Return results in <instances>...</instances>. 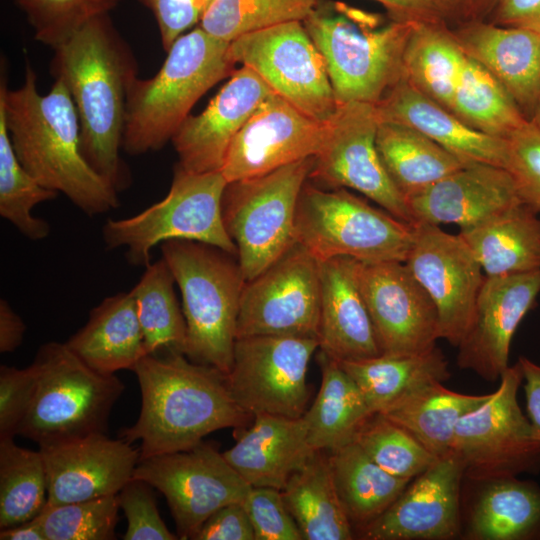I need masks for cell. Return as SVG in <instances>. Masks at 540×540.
Here are the masks:
<instances>
[{
    "mask_svg": "<svg viewBox=\"0 0 540 540\" xmlns=\"http://www.w3.org/2000/svg\"><path fill=\"white\" fill-rule=\"evenodd\" d=\"M518 363L523 373L527 417L535 438L540 441V365L520 356Z\"/></svg>",
    "mask_w": 540,
    "mask_h": 540,
    "instance_id": "obj_56",
    "label": "cell"
},
{
    "mask_svg": "<svg viewBox=\"0 0 540 540\" xmlns=\"http://www.w3.org/2000/svg\"><path fill=\"white\" fill-rule=\"evenodd\" d=\"M404 262L435 304L439 339L457 347L470 325L485 278L472 251L459 234L418 222Z\"/></svg>",
    "mask_w": 540,
    "mask_h": 540,
    "instance_id": "obj_17",
    "label": "cell"
},
{
    "mask_svg": "<svg viewBox=\"0 0 540 540\" xmlns=\"http://www.w3.org/2000/svg\"><path fill=\"white\" fill-rule=\"evenodd\" d=\"M440 18L450 27L486 20L497 0H435Z\"/></svg>",
    "mask_w": 540,
    "mask_h": 540,
    "instance_id": "obj_54",
    "label": "cell"
},
{
    "mask_svg": "<svg viewBox=\"0 0 540 540\" xmlns=\"http://www.w3.org/2000/svg\"><path fill=\"white\" fill-rule=\"evenodd\" d=\"M499 380L490 397L458 421L451 443L464 476L476 481L540 472V441L517 400L523 382L518 361Z\"/></svg>",
    "mask_w": 540,
    "mask_h": 540,
    "instance_id": "obj_11",
    "label": "cell"
},
{
    "mask_svg": "<svg viewBox=\"0 0 540 540\" xmlns=\"http://www.w3.org/2000/svg\"><path fill=\"white\" fill-rule=\"evenodd\" d=\"M120 509L118 495L61 505L46 504L37 516L47 540H111Z\"/></svg>",
    "mask_w": 540,
    "mask_h": 540,
    "instance_id": "obj_45",
    "label": "cell"
},
{
    "mask_svg": "<svg viewBox=\"0 0 540 540\" xmlns=\"http://www.w3.org/2000/svg\"><path fill=\"white\" fill-rule=\"evenodd\" d=\"M175 280L166 261L149 263L131 289L144 336L146 354H184L186 322L174 291Z\"/></svg>",
    "mask_w": 540,
    "mask_h": 540,
    "instance_id": "obj_39",
    "label": "cell"
},
{
    "mask_svg": "<svg viewBox=\"0 0 540 540\" xmlns=\"http://www.w3.org/2000/svg\"><path fill=\"white\" fill-rule=\"evenodd\" d=\"M303 540H351L353 526L339 499L328 455L316 450L281 490Z\"/></svg>",
    "mask_w": 540,
    "mask_h": 540,
    "instance_id": "obj_33",
    "label": "cell"
},
{
    "mask_svg": "<svg viewBox=\"0 0 540 540\" xmlns=\"http://www.w3.org/2000/svg\"><path fill=\"white\" fill-rule=\"evenodd\" d=\"M484 483L470 512L466 538L540 540V486L518 476Z\"/></svg>",
    "mask_w": 540,
    "mask_h": 540,
    "instance_id": "obj_32",
    "label": "cell"
},
{
    "mask_svg": "<svg viewBox=\"0 0 540 540\" xmlns=\"http://www.w3.org/2000/svg\"><path fill=\"white\" fill-rule=\"evenodd\" d=\"M50 68L72 97L85 160L117 192L123 191L131 183L120 157L126 99L138 76L131 49L103 15L54 49Z\"/></svg>",
    "mask_w": 540,
    "mask_h": 540,
    "instance_id": "obj_1",
    "label": "cell"
},
{
    "mask_svg": "<svg viewBox=\"0 0 540 540\" xmlns=\"http://www.w3.org/2000/svg\"><path fill=\"white\" fill-rule=\"evenodd\" d=\"M320 0H214L203 13L200 26L220 40L283 23L303 22Z\"/></svg>",
    "mask_w": 540,
    "mask_h": 540,
    "instance_id": "obj_43",
    "label": "cell"
},
{
    "mask_svg": "<svg viewBox=\"0 0 540 540\" xmlns=\"http://www.w3.org/2000/svg\"><path fill=\"white\" fill-rule=\"evenodd\" d=\"M294 238L319 262L335 257L361 263L404 262L414 240V225L348 189L324 190L307 180L297 204Z\"/></svg>",
    "mask_w": 540,
    "mask_h": 540,
    "instance_id": "obj_8",
    "label": "cell"
},
{
    "mask_svg": "<svg viewBox=\"0 0 540 540\" xmlns=\"http://www.w3.org/2000/svg\"><path fill=\"white\" fill-rule=\"evenodd\" d=\"M540 293V268L506 276H485L470 325L457 346V364L487 381L509 366L512 338Z\"/></svg>",
    "mask_w": 540,
    "mask_h": 540,
    "instance_id": "obj_20",
    "label": "cell"
},
{
    "mask_svg": "<svg viewBox=\"0 0 540 540\" xmlns=\"http://www.w3.org/2000/svg\"><path fill=\"white\" fill-rule=\"evenodd\" d=\"M0 108L15 153L43 187L64 194L88 216L119 206L118 192L85 160L72 97L60 80L46 94L26 61L23 84L9 90L1 77Z\"/></svg>",
    "mask_w": 540,
    "mask_h": 540,
    "instance_id": "obj_2",
    "label": "cell"
},
{
    "mask_svg": "<svg viewBox=\"0 0 540 540\" xmlns=\"http://www.w3.org/2000/svg\"><path fill=\"white\" fill-rule=\"evenodd\" d=\"M375 104L337 103L326 122L322 146L314 156L308 179L330 189H352L396 218L414 225L405 197L396 188L380 158Z\"/></svg>",
    "mask_w": 540,
    "mask_h": 540,
    "instance_id": "obj_12",
    "label": "cell"
},
{
    "mask_svg": "<svg viewBox=\"0 0 540 540\" xmlns=\"http://www.w3.org/2000/svg\"><path fill=\"white\" fill-rule=\"evenodd\" d=\"M451 28L466 56L502 84L530 121L540 93V34L488 20Z\"/></svg>",
    "mask_w": 540,
    "mask_h": 540,
    "instance_id": "obj_25",
    "label": "cell"
},
{
    "mask_svg": "<svg viewBox=\"0 0 540 540\" xmlns=\"http://www.w3.org/2000/svg\"><path fill=\"white\" fill-rule=\"evenodd\" d=\"M192 539L255 540V534L243 503H231L215 511Z\"/></svg>",
    "mask_w": 540,
    "mask_h": 540,
    "instance_id": "obj_52",
    "label": "cell"
},
{
    "mask_svg": "<svg viewBox=\"0 0 540 540\" xmlns=\"http://www.w3.org/2000/svg\"><path fill=\"white\" fill-rule=\"evenodd\" d=\"M465 61L453 29L444 21L413 23L403 52V77L450 111Z\"/></svg>",
    "mask_w": 540,
    "mask_h": 540,
    "instance_id": "obj_36",
    "label": "cell"
},
{
    "mask_svg": "<svg viewBox=\"0 0 540 540\" xmlns=\"http://www.w3.org/2000/svg\"><path fill=\"white\" fill-rule=\"evenodd\" d=\"M313 160L306 158L259 177L227 184L222 218L246 281L296 243L297 204Z\"/></svg>",
    "mask_w": 540,
    "mask_h": 540,
    "instance_id": "obj_10",
    "label": "cell"
},
{
    "mask_svg": "<svg viewBox=\"0 0 540 540\" xmlns=\"http://www.w3.org/2000/svg\"><path fill=\"white\" fill-rule=\"evenodd\" d=\"M235 61L260 76L306 115L327 122L337 101L325 61L302 22L293 21L230 42Z\"/></svg>",
    "mask_w": 540,
    "mask_h": 540,
    "instance_id": "obj_15",
    "label": "cell"
},
{
    "mask_svg": "<svg viewBox=\"0 0 540 540\" xmlns=\"http://www.w3.org/2000/svg\"><path fill=\"white\" fill-rule=\"evenodd\" d=\"M236 430V443L223 455L251 487L282 490L316 451L303 416L259 414L249 428Z\"/></svg>",
    "mask_w": 540,
    "mask_h": 540,
    "instance_id": "obj_27",
    "label": "cell"
},
{
    "mask_svg": "<svg viewBox=\"0 0 540 540\" xmlns=\"http://www.w3.org/2000/svg\"><path fill=\"white\" fill-rule=\"evenodd\" d=\"M318 349L319 341L315 338H237L232 367L225 375L232 398L252 417H302L310 397L308 366Z\"/></svg>",
    "mask_w": 540,
    "mask_h": 540,
    "instance_id": "obj_13",
    "label": "cell"
},
{
    "mask_svg": "<svg viewBox=\"0 0 540 540\" xmlns=\"http://www.w3.org/2000/svg\"><path fill=\"white\" fill-rule=\"evenodd\" d=\"M460 462L451 454L412 479L377 518L359 529L366 540H449L460 535Z\"/></svg>",
    "mask_w": 540,
    "mask_h": 540,
    "instance_id": "obj_21",
    "label": "cell"
},
{
    "mask_svg": "<svg viewBox=\"0 0 540 540\" xmlns=\"http://www.w3.org/2000/svg\"><path fill=\"white\" fill-rule=\"evenodd\" d=\"M358 278L381 354H414L436 346L435 304L405 262H359Z\"/></svg>",
    "mask_w": 540,
    "mask_h": 540,
    "instance_id": "obj_18",
    "label": "cell"
},
{
    "mask_svg": "<svg viewBox=\"0 0 540 540\" xmlns=\"http://www.w3.org/2000/svg\"><path fill=\"white\" fill-rule=\"evenodd\" d=\"M321 53L337 103L376 104L403 77L413 23L320 0L302 22Z\"/></svg>",
    "mask_w": 540,
    "mask_h": 540,
    "instance_id": "obj_5",
    "label": "cell"
},
{
    "mask_svg": "<svg viewBox=\"0 0 540 540\" xmlns=\"http://www.w3.org/2000/svg\"><path fill=\"white\" fill-rule=\"evenodd\" d=\"M505 141V169L522 203L540 213V128L527 121Z\"/></svg>",
    "mask_w": 540,
    "mask_h": 540,
    "instance_id": "obj_47",
    "label": "cell"
},
{
    "mask_svg": "<svg viewBox=\"0 0 540 540\" xmlns=\"http://www.w3.org/2000/svg\"><path fill=\"white\" fill-rule=\"evenodd\" d=\"M415 224H454L460 230L523 204L509 172L471 162L407 200Z\"/></svg>",
    "mask_w": 540,
    "mask_h": 540,
    "instance_id": "obj_24",
    "label": "cell"
},
{
    "mask_svg": "<svg viewBox=\"0 0 540 540\" xmlns=\"http://www.w3.org/2000/svg\"><path fill=\"white\" fill-rule=\"evenodd\" d=\"M133 477L165 496L182 540L192 539L221 507L243 503L252 488L223 453L203 441L184 451L139 460Z\"/></svg>",
    "mask_w": 540,
    "mask_h": 540,
    "instance_id": "obj_16",
    "label": "cell"
},
{
    "mask_svg": "<svg viewBox=\"0 0 540 540\" xmlns=\"http://www.w3.org/2000/svg\"><path fill=\"white\" fill-rule=\"evenodd\" d=\"M117 495L128 523L124 540L179 539L162 520L149 483L133 477Z\"/></svg>",
    "mask_w": 540,
    "mask_h": 540,
    "instance_id": "obj_48",
    "label": "cell"
},
{
    "mask_svg": "<svg viewBox=\"0 0 540 540\" xmlns=\"http://www.w3.org/2000/svg\"><path fill=\"white\" fill-rule=\"evenodd\" d=\"M38 382V367L33 361L25 368L0 367V439L14 438L23 421Z\"/></svg>",
    "mask_w": 540,
    "mask_h": 540,
    "instance_id": "obj_50",
    "label": "cell"
},
{
    "mask_svg": "<svg viewBox=\"0 0 540 540\" xmlns=\"http://www.w3.org/2000/svg\"><path fill=\"white\" fill-rule=\"evenodd\" d=\"M354 442L378 466L403 479H414L438 460L412 434L380 413L363 423Z\"/></svg>",
    "mask_w": 540,
    "mask_h": 540,
    "instance_id": "obj_44",
    "label": "cell"
},
{
    "mask_svg": "<svg viewBox=\"0 0 540 540\" xmlns=\"http://www.w3.org/2000/svg\"><path fill=\"white\" fill-rule=\"evenodd\" d=\"M58 193L43 187L24 168L10 140L4 111L0 108V215L26 238L48 237L50 225L32 215V209L53 200Z\"/></svg>",
    "mask_w": 540,
    "mask_h": 540,
    "instance_id": "obj_42",
    "label": "cell"
},
{
    "mask_svg": "<svg viewBox=\"0 0 540 540\" xmlns=\"http://www.w3.org/2000/svg\"><path fill=\"white\" fill-rule=\"evenodd\" d=\"M319 263V350L338 361L380 355L359 284V261L350 257H335Z\"/></svg>",
    "mask_w": 540,
    "mask_h": 540,
    "instance_id": "obj_26",
    "label": "cell"
},
{
    "mask_svg": "<svg viewBox=\"0 0 540 540\" xmlns=\"http://www.w3.org/2000/svg\"><path fill=\"white\" fill-rule=\"evenodd\" d=\"M40 43L53 50L91 20L108 15L118 0H14Z\"/></svg>",
    "mask_w": 540,
    "mask_h": 540,
    "instance_id": "obj_46",
    "label": "cell"
},
{
    "mask_svg": "<svg viewBox=\"0 0 540 540\" xmlns=\"http://www.w3.org/2000/svg\"><path fill=\"white\" fill-rule=\"evenodd\" d=\"M26 325L7 300H0V352L15 351L22 343Z\"/></svg>",
    "mask_w": 540,
    "mask_h": 540,
    "instance_id": "obj_57",
    "label": "cell"
},
{
    "mask_svg": "<svg viewBox=\"0 0 540 540\" xmlns=\"http://www.w3.org/2000/svg\"><path fill=\"white\" fill-rule=\"evenodd\" d=\"M227 184L221 171L194 173L176 164L167 195L134 216L107 219L103 241L108 249L125 247V257L134 266L146 267L152 249L169 240L197 241L237 257L222 218Z\"/></svg>",
    "mask_w": 540,
    "mask_h": 540,
    "instance_id": "obj_9",
    "label": "cell"
},
{
    "mask_svg": "<svg viewBox=\"0 0 540 540\" xmlns=\"http://www.w3.org/2000/svg\"><path fill=\"white\" fill-rule=\"evenodd\" d=\"M339 363L356 383L373 414L422 384L444 382L451 376L448 362L437 346L420 353L380 354Z\"/></svg>",
    "mask_w": 540,
    "mask_h": 540,
    "instance_id": "obj_37",
    "label": "cell"
},
{
    "mask_svg": "<svg viewBox=\"0 0 540 540\" xmlns=\"http://www.w3.org/2000/svg\"><path fill=\"white\" fill-rule=\"evenodd\" d=\"M48 480V505L117 495L133 478L139 449L122 438L92 434L39 447Z\"/></svg>",
    "mask_w": 540,
    "mask_h": 540,
    "instance_id": "obj_22",
    "label": "cell"
},
{
    "mask_svg": "<svg viewBox=\"0 0 540 540\" xmlns=\"http://www.w3.org/2000/svg\"><path fill=\"white\" fill-rule=\"evenodd\" d=\"M132 371L141 409L119 438L140 441L139 460L190 449L212 432L243 428L253 418L234 401L222 372L182 353L147 354Z\"/></svg>",
    "mask_w": 540,
    "mask_h": 540,
    "instance_id": "obj_3",
    "label": "cell"
},
{
    "mask_svg": "<svg viewBox=\"0 0 540 540\" xmlns=\"http://www.w3.org/2000/svg\"><path fill=\"white\" fill-rule=\"evenodd\" d=\"M182 297L184 355L193 362L231 370L240 299L246 280L237 257L192 240L160 244Z\"/></svg>",
    "mask_w": 540,
    "mask_h": 540,
    "instance_id": "obj_6",
    "label": "cell"
},
{
    "mask_svg": "<svg viewBox=\"0 0 540 540\" xmlns=\"http://www.w3.org/2000/svg\"><path fill=\"white\" fill-rule=\"evenodd\" d=\"M533 124L540 128V93L537 101V105L534 114L530 120Z\"/></svg>",
    "mask_w": 540,
    "mask_h": 540,
    "instance_id": "obj_59",
    "label": "cell"
},
{
    "mask_svg": "<svg viewBox=\"0 0 540 540\" xmlns=\"http://www.w3.org/2000/svg\"><path fill=\"white\" fill-rule=\"evenodd\" d=\"M214 0H205V5H206V9L208 8V6L213 2ZM205 9V10H206Z\"/></svg>",
    "mask_w": 540,
    "mask_h": 540,
    "instance_id": "obj_60",
    "label": "cell"
},
{
    "mask_svg": "<svg viewBox=\"0 0 540 540\" xmlns=\"http://www.w3.org/2000/svg\"><path fill=\"white\" fill-rule=\"evenodd\" d=\"M230 42L197 27L179 36L151 78L135 77L128 88L122 148L130 155L160 150L171 141L196 102L230 76Z\"/></svg>",
    "mask_w": 540,
    "mask_h": 540,
    "instance_id": "obj_4",
    "label": "cell"
},
{
    "mask_svg": "<svg viewBox=\"0 0 540 540\" xmlns=\"http://www.w3.org/2000/svg\"><path fill=\"white\" fill-rule=\"evenodd\" d=\"M376 145L389 177L406 201L467 164L398 122L379 121Z\"/></svg>",
    "mask_w": 540,
    "mask_h": 540,
    "instance_id": "obj_35",
    "label": "cell"
},
{
    "mask_svg": "<svg viewBox=\"0 0 540 540\" xmlns=\"http://www.w3.org/2000/svg\"><path fill=\"white\" fill-rule=\"evenodd\" d=\"M328 458L339 499L359 529L381 515L411 481L382 469L354 441L330 451Z\"/></svg>",
    "mask_w": 540,
    "mask_h": 540,
    "instance_id": "obj_38",
    "label": "cell"
},
{
    "mask_svg": "<svg viewBox=\"0 0 540 540\" xmlns=\"http://www.w3.org/2000/svg\"><path fill=\"white\" fill-rule=\"evenodd\" d=\"M451 111L474 129L502 139L529 121L502 84L467 56Z\"/></svg>",
    "mask_w": 540,
    "mask_h": 540,
    "instance_id": "obj_40",
    "label": "cell"
},
{
    "mask_svg": "<svg viewBox=\"0 0 540 540\" xmlns=\"http://www.w3.org/2000/svg\"><path fill=\"white\" fill-rule=\"evenodd\" d=\"M34 362L38 382L17 435L44 447L106 433L125 389L115 374L92 369L65 343L54 341L39 348Z\"/></svg>",
    "mask_w": 540,
    "mask_h": 540,
    "instance_id": "obj_7",
    "label": "cell"
},
{
    "mask_svg": "<svg viewBox=\"0 0 540 540\" xmlns=\"http://www.w3.org/2000/svg\"><path fill=\"white\" fill-rule=\"evenodd\" d=\"M326 133L318 121L276 93L266 97L233 139L221 172L228 183L314 157Z\"/></svg>",
    "mask_w": 540,
    "mask_h": 540,
    "instance_id": "obj_19",
    "label": "cell"
},
{
    "mask_svg": "<svg viewBox=\"0 0 540 540\" xmlns=\"http://www.w3.org/2000/svg\"><path fill=\"white\" fill-rule=\"evenodd\" d=\"M459 235L485 276H506L540 268V218L525 204L460 230Z\"/></svg>",
    "mask_w": 540,
    "mask_h": 540,
    "instance_id": "obj_30",
    "label": "cell"
},
{
    "mask_svg": "<svg viewBox=\"0 0 540 540\" xmlns=\"http://www.w3.org/2000/svg\"><path fill=\"white\" fill-rule=\"evenodd\" d=\"M320 263L301 244L246 281L239 306L236 339L288 336L318 339Z\"/></svg>",
    "mask_w": 540,
    "mask_h": 540,
    "instance_id": "obj_14",
    "label": "cell"
},
{
    "mask_svg": "<svg viewBox=\"0 0 540 540\" xmlns=\"http://www.w3.org/2000/svg\"><path fill=\"white\" fill-rule=\"evenodd\" d=\"M490 395L463 394L440 381H430L404 393L380 414L403 427L440 459L450 454L458 421Z\"/></svg>",
    "mask_w": 540,
    "mask_h": 540,
    "instance_id": "obj_31",
    "label": "cell"
},
{
    "mask_svg": "<svg viewBox=\"0 0 540 540\" xmlns=\"http://www.w3.org/2000/svg\"><path fill=\"white\" fill-rule=\"evenodd\" d=\"M272 89L248 67L241 66L198 115H189L171 142L187 171H221L228 149L257 106Z\"/></svg>",
    "mask_w": 540,
    "mask_h": 540,
    "instance_id": "obj_23",
    "label": "cell"
},
{
    "mask_svg": "<svg viewBox=\"0 0 540 540\" xmlns=\"http://www.w3.org/2000/svg\"><path fill=\"white\" fill-rule=\"evenodd\" d=\"M1 540H47L43 527L36 516L19 525L0 529Z\"/></svg>",
    "mask_w": 540,
    "mask_h": 540,
    "instance_id": "obj_58",
    "label": "cell"
},
{
    "mask_svg": "<svg viewBox=\"0 0 540 540\" xmlns=\"http://www.w3.org/2000/svg\"><path fill=\"white\" fill-rule=\"evenodd\" d=\"M48 480L41 451L0 439V529L34 519L47 503Z\"/></svg>",
    "mask_w": 540,
    "mask_h": 540,
    "instance_id": "obj_41",
    "label": "cell"
},
{
    "mask_svg": "<svg viewBox=\"0 0 540 540\" xmlns=\"http://www.w3.org/2000/svg\"><path fill=\"white\" fill-rule=\"evenodd\" d=\"M318 362L320 389L303 417L313 449L333 451L353 442L360 427L373 413L338 360L319 350Z\"/></svg>",
    "mask_w": 540,
    "mask_h": 540,
    "instance_id": "obj_34",
    "label": "cell"
},
{
    "mask_svg": "<svg viewBox=\"0 0 540 540\" xmlns=\"http://www.w3.org/2000/svg\"><path fill=\"white\" fill-rule=\"evenodd\" d=\"M65 344L85 364L100 373L132 370L147 355L132 293L106 297L90 311L86 324Z\"/></svg>",
    "mask_w": 540,
    "mask_h": 540,
    "instance_id": "obj_29",
    "label": "cell"
},
{
    "mask_svg": "<svg viewBox=\"0 0 540 540\" xmlns=\"http://www.w3.org/2000/svg\"><path fill=\"white\" fill-rule=\"evenodd\" d=\"M255 540H303L281 490L252 487L243 502Z\"/></svg>",
    "mask_w": 540,
    "mask_h": 540,
    "instance_id": "obj_49",
    "label": "cell"
},
{
    "mask_svg": "<svg viewBox=\"0 0 540 540\" xmlns=\"http://www.w3.org/2000/svg\"><path fill=\"white\" fill-rule=\"evenodd\" d=\"M379 121L410 126L464 162L505 168L506 141L480 132L402 77L375 104Z\"/></svg>",
    "mask_w": 540,
    "mask_h": 540,
    "instance_id": "obj_28",
    "label": "cell"
},
{
    "mask_svg": "<svg viewBox=\"0 0 540 540\" xmlns=\"http://www.w3.org/2000/svg\"><path fill=\"white\" fill-rule=\"evenodd\" d=\"M381 4L387 15L400 22H423L442 20L435 0H374ZM443 21V20H442Z\"/></svg>",
    "mask_w": 540,
    "mask_h": 540,
    "instance_id": "obj_55",
    "label": "cell"
},
{
    "mask_svg": "<svg viewBox=\"0 0 540 540\" xmlns=\"http://www.w3.org/2000/svg\"><path fill=\"white\" fill-rule=\"evenodd\" d=\"M486 20L540 34V0H497Z\"/></svg>",
    "mask_w": 540,
    "mask_h": 540,
    "instance_id": "obj_53",
    "label": "cell"
},
{
    "mask_svg": "<svg viewBox=\"0 0 540 540\" xmlns=\"http://www.w3.org/2000/svg\"><path fill=\"white\" fill-rule=\"evenodd\" d=\"M153 13L167 52L173 42L201 20L205 0H139Z\"/></svg>",
    "mask_w": 540,
    "mask_h": 540,
    "instance_id": "obj_51",
    "label": "cell"
}]
</instances>
